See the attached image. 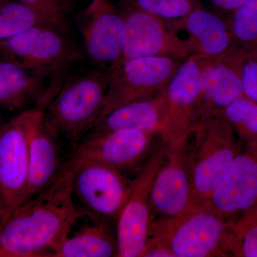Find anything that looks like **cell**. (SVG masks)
<instances>
[{"label": "cell", "instance_id": "1", "mask_svg": "<svg viewBox=\"0 0 257 257\" xmlns=\"http://www.w3.org/2000/svg\"><path fill=\"white\" fill-rule=\"evenodd\" d=\"M73 172L68 163L50 186L29 198L0 225V245L15 257L51 256L79 218L74 202Z\"/></svg>", "mask_w": 257, "mask_h": 257}, {"label": "cell", "instance_id": "12", "mask_svg": "<svg viewBox=\"0 0 257 257\" xmlns=\"http://www.w3.org/2000/svg\"><path fill=\"white\" fill-rule=\"evenodd\" d=\"M120 13L124 20L125 38L122 55L116 65L141 57L162 56L187 59L191 56L183 40L169 28L165 19L126 2Z\"/></svg>", "mask_w": 257, "mask_h": 257}, {"label": "cell", "instance_id": "29", "mask_svg": "<svg viewBox=\"0 0 257 257\" xmlns=\"http://www.w3.org/2000/svg\"><path fill=\"white\" fill-rule=\"evenodd\" d=\"M140 257H175L168 243L162 238L149 236Z\"/></svg>", "mask_w": 257, "mask_h": 257}, {"label": "cell", "instance_id": "13", "mask_svg": "<svg viewBox=\"0 0 257 257\" xmlns=\"http://www.w3.org/2000/svg\"><path fill=\"white\" fill-rule=\"evenodd\" d=\"M165 124L159 135L162 141L172 145L191 135L197 122L201 80L195 55L182 62L165 88Z\"/></svg>", "mask_w": 257, "mask_h": 257}, {"label": "cell", "instance_id": "2", "mask_svg": "<svg viewBox=\"0 0 257 257\" xmlns=\"http://www.w3.org/2000/svg\"><path fill=\"white\" fill-rule=\"evenodd\" d=\"M59 29L42 23L0 42V55L44 78L50 77L52 84L46 102L60 89L62 75L69 66L80 60V52Z\"/></svg>", "mask_w": 257, "mask_h": 257}, {"label": "cell", "instance_id": "7", "mask_svg": "<svg viewBox=\"0 0 257 257\" xmlns=\"http://www.w3.org/2000/svg\"><path fill=\"white\" fill-rule=\"evenodd\" d=\"M36 108L0 127V225L28 199L30 128Z\"/></svg>", "mask_w": 257, "mask_h": 257}, {"label": "cell", "instance_id": "9", "mask_svg": "<svg viewBox=\"0 0 257 257\" xmlns=\"http://www.w3.org/2000/svg\"><path fill=\"white\" fill-rule=\"evenodd\" d=\"M168 145L161 139L152 148L136 179L124 207L116 218V256L140 257L148 238L150 199L157 172L165 160Z\"/></svg>", "mask_w": 257, "mask_h": 257}, {"label": "cell", "instance_id": "11", "mask_svg": "<svg viewBox=\"0 0 257 257\" xmlns=\"http://www.w3.org/2000/svg\"><path fill=\"white\" fill-rule=\"evenodd\" d=\"M245 52V49L233 43L220 55H194L201 80L197 122L243 96L241 67Z\"/></svg>", "mask_w": 257, "mask_h": 257}, {"label": "cell", "instance_id": "10", "mask_svg": "<svg viewBox=\"0 0 257 257\" xmlns=\"http://www.w3.org/2000/svg\"><path fill=\"white\" fill-rule=\"evenodd\" d=\"M191 135L168 145L152 186L150 220L179 217L197 207L193 200L189 171Z\"/></svg>", "mask_w": 257, "mask_h": 257}, {"label": "cell", "instance_id": "4", "mask_svg": "<svg viewBox=\"0 0 257 257\" xmlns=\"http://www.w3.org/2000/svg\"><path fill=\"white\" fill-rule=\"evenodd\" d=\"M109 83V69L69 79L45 106L47 122L70 143H78L97 124Z\"/></svg>", "mask_w": 257, "mask_h": 257}, {"label": "cell", "instance_id": "17", "mask_svg": "<svg viewBox=\"0 0 257 257\" xmlns=\"http://www.w3.org/2000/svg\"><path fill=\"white\" fill-rule=\"evenodd\" d=\"M58 133L47 122L44 108L37 106L30 128L29 198L53 183L65 165L61 163Z\"/></svg>", "mask_w": 257, "mask_h": 257}, {"label": "cell", "instance_id": "5", "mask_svg": "<svg viewBox=\"0 0 257 257\" xmlns=\"http://www.w3.org/2000/svg\"><path fill=\"white\" fill-rule=\"evenodd\" d=\"M226 223L199 206L179 217L151 219L148 236L162 238L175 257L226 256L223 239Z\"/></svg>", "mask_w": 257, "mask_h": 257}, {"label": "cell", "instance_id": "16", "mask_svg": "<svg viewBox=\"0 0 257 257\" xmlns=\"http://www.w3.org/2000/svg\"><path fill=\"white\" fill-rule=\"evenodd\" d=\"M157 135L137 130L94 134L77 147L72 157L97 162L121 172L147 156Z\"/></svg>", "mask_w": 257, "mask_h": 257}, {"label": "cell", "instance_id": "27", "mask_svg": "<svg viewBox=\"0 0 257 257\" xmlns=\"http://www.w3.org/2000/svg\"><path fill=\"white\" fill-rule=\"evenodd\" d=\"M35 10L44 23L64 32L68 30V0H16Z\"/></svg>", "mask_w": 257, "mask_h": 257}, {"label": "cell", "instance_id": "18", "mask_svg": "<svg viewBox=\"0 0 257 257\" xmlns=\"http://www.w3.org/2000/svg\"><path fill=\"white\" fill-rule=\"evenodd\" d=\"M171 30L181 39L191 55H220L233 45V40L226 23L219 17L202 8L175 20H166Z\"/></svg>", "mask_w": 257, "mask_h": 257}, {"label": "cell", "instance_id": "20", "mask_svg": "<svg viewBox=\"0 0 257 257\" xmlns=\"http://www.w3.org/2000/svg\"><path fill=\"white\" fill-rule=\"evenodd\" d=\"M89 217L92 223L84 225L72 236L67 235L54 250L52 256H116L117 239L109 229L107 220Z\"/></svg>", "mask_w": 257, "mask_h": 257}, {"label": "cell", "instance_id": "24", "mask_svg": "<svg viewBox=\"0 0 257 257\" xmlns=\"http://www.w3.org/2000/svg\"><path fill=\"white\" fill-rule=\"evenodd\" d=\"M42 23H45L28 5L16 0H0V42Z\"/></svg>", "mask_w": 257, "mask_h": 257}, {"label": "cell", "instance_id": "21", "mask_svg": "<svg viewBox=\"0 0 257 257\" xmlns=\"http://www.w3.org/2000/svg\"><path fill=\"white\" fill-rule=\"evenodd\" d=\"M44 77L18 64L0 61V104L20 109L31 102L43 108Z\"/></svg>", "mask_w": 257, "mask_h": 257}, {"label": "cell", "instance_id": "19", "mask_svg": "<svg viewBox=\"0 0 257 257\" xmlns=\"http://www.w3.org/2000/svg\"><path fill=\"white\" fill-rule=\"evenodd\" d=\"M165 90L152 97L133 101L114 109L94 126L97 128L95 134L137 130L160 135L165 121Z\"/></svg>", "mask_w": 257, "mask_h": 257}, {"label": "cell", "instance_id": "22", "mask_svg": "<svg viewBox=\"0 0 257 257\" xmlns=\"http://www.w3.org/2000/svg\"><path fill=\"white\" fill-rule=\"evenodd\" d=\"M223 250L226 256L257 257V204L226 223Z\"/></svg>", "mask_w": 257, "mask_h": 257}, {"label": "cell", "instance_id": "23", "mask_svg": "<svg viewBox=\"0 0 257 257\" xmlns=\"http://www.w3.org/2000/svg\"><path fill=\"white\" fill-rule=\"evenodd\" d=\"M232 126L246 148L257 147V103L245 96L216 111Z\"/></svg>", "mask_w": 257, "mask_h": 257}, {"label": "cell", "instance_id": "28", "mask_svg": "<svg viewBox=\"0 0 257 257\" xmlns=\"http://www.w3.org/2000/svg\"><path fill=\"white\" fill-rule=\"evenodd\" d=\"M241 80L243 96L257 103V46L245 52Z\"/></svg>", "mask_w": 257, "mask_h": 257}, {"label": "cell", "instance_id": "6", "mask_svg": "<svg viewBox=\"0 0 257 257\" xmlns=\"http://www.w3.org/2000/svg\"><path fill=\"white\" fill-rule=\"evenodd\" d=\"M180 60L162 56L141 57L109 68V87L97 124L120 106L163 92L182 64Z\"/></svg>", "mask_w": 257, "mask_h": 257}, {"label": "cell", "instance_id": "26", "mask_svg": "<svg viewBox=\"0 0 257 257\" xmlns=\"http://www.w3.org/2000/svg\"><path fill=\"white\" fill-rule=\"evenodd\" d=\"M125 2L166 20L182 18L201 8L200 0H125Z\"/></svg>", "mask_w": 257, "mask_h": 257}, {"label": "cell", "instance_id": "31", "mask_svg": "<svg viewBox=\"0 0 257 257\" xmlns=\"http://www.w3.org/2000/svg\"><path fill=\"white\" fill-rule=\"evenodd\" d=\"M0 257H15L14 253L0 245Z\"/></svg>", "mask_w": 257, "mask_h": 257}, {"label": "cell", "instance_id": "30", "mask_svg": "<svg viewBox=\"0 0 257 257\" xmlns=\"http://www.w3.org/2000/svg\"><path fill=\"white\" fill-rule=\"evenodd\" d=\"M209 1L221 10L232 12L246 3L248 0H209Z\"/></svg>", "mask_w": 257, "mask_h": 257}, {"label": "cell", "instance_id": "3", "mask_svg": "<svg viewBox=\"0 0 257 257\" xmlns=\"http://www.w3.org/2000/svg\"><path fill=\"white\" fill-rule=\"evenodd\" d=\"M189 146V171L193 200L204 206L242 143L231 125L220 115L200 120L193 128Z\"/></svg>", "mask_w": 257, "mask_h": 257}, {"label": "cell", "instance_id": "15", "mask_svg": "<svg viewBox=\"0 0 257 257\" xmlns=\"http://www.w3.org/2000/svg\"><path fill=\"white\" fill-rule=\"evenodd\" d=\"M87 55L97 63H119L124 45V20L109 0H92L77 17Z\"/></svg>", "mask_w": 257, "mask_h": 257}, {"label": "cell", "instance_id": "25", "mask_svg": "<svg viewBox=\"0 0 257 257\" xmlns=\"http://www.w3.org/2000/svg\"><path fill=\"white\" fill-rule=\"evenodd\" d=\"M226 22L233 43L250 50L257 46V0H248L231 12Z\"/></svg>", "mask_w": 257, "mask_h": 257}, {"label": "cell", "instance_id": "8", "mask_svg": "<svg viewBox=\"0 0 257 257\" xmlns=\"http://www.w3.org/2000/svg\"><path fill=\"white\" fill-rule=\"evenodd\" d=\"M73 194L91 217L116 219L124 207L133 180L119 171L97 162L72 157Z\"/></svg>", "mask_w": 257, "mask_h": 257}, {"label": "cell", "instance_id": "14", "mask_svg": "<svg viewBox=\"0 0 257 257\" xmlns=\"http://www.w3.org/2000/svg\"><path fill=\"white\" fill-rule=\"evenodd\" d=\"M257 204V147L239 153L213 189L204 207L227 223Z\"/></svg>", "mask_w": 257, "mask_h": 257}]
</instances>
